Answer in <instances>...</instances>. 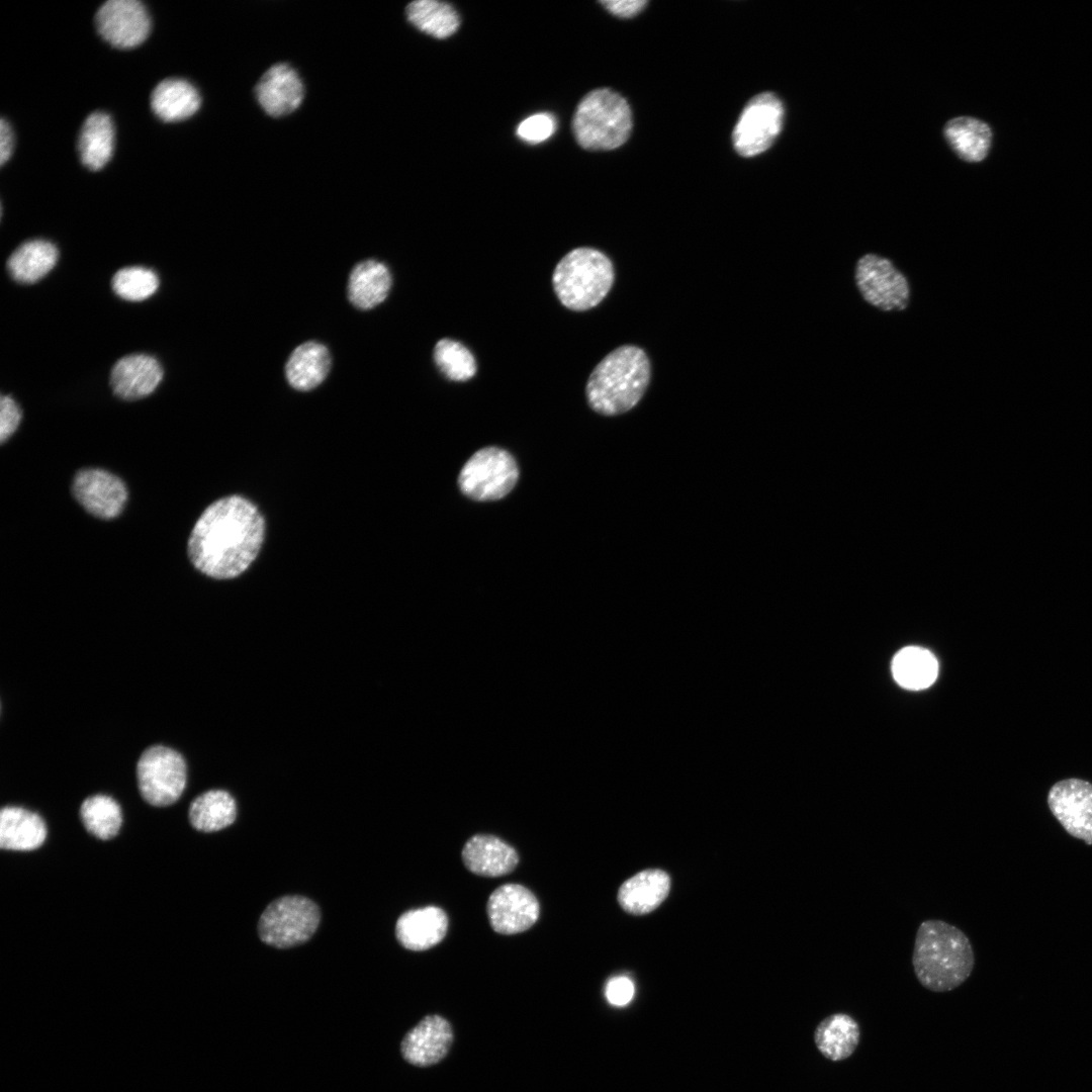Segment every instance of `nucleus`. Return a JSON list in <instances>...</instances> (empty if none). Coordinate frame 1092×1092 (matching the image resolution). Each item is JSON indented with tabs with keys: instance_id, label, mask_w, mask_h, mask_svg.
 <instances>
[{
	"instance_id": "1",
	"label": "nucleus",
	"mask_w": 1092,
	"mask_h": 1092,
	"mask_svg": "<svg viewBox=\"0 0 1092 1092\" xmlns=\"http://www.w3.org/2000/svg\"><path fill=\"white\" fill-rule=\"evenodd\" d=\"M265 537L258 508L242 495L210 504L196 521L187 543L192 565L214 579H232L256 559Z\"/></svg>"
},
{
	"instance_id": "2",
	"label": "nucleus",
	"mask_w": 1092,
	"mask_h": 1092,
	"mask_svg": "<svg viewBox=\"0 0 1092 1092\" xmlns=\"http://www.w3.org/2000/svg\"><path fill=\"white\" fill-rule=\"evenodd\" d=\"M912 966L919 983L932 992H948L972 974L975 953L967 934L943 920L922 921L916 931Z\"/></svg>"
},
{
	"instance_id": "3",
	"label": "nucleus",
	"mask_w": 1092,
	"mask_h": 1092,
	"mask_svg": "<svg viewBox=\"0 0 1092 1092\" xmlns=\"http://www.w3.org/2000/svg\"><path fill=\"white\" fill-rule=\"evenodd\" d=\"M649 379L650 362L646 353L637 346L618 347L592 371L585 386L587 402L601 415L624 414L642 398Z\"/></svg>"
},
{
	"instance_id": "4",
	"label": "nucleus",
	"mask_w": 1092,
	"mask_h": 1092,
	"mask_svg": "<svg viewBox=\"0 0 1092 1092\" xmlns=\"http://www.w3.org/2000/svg\"><path fill=\"white\" fill-rule=\"evenodd\" d=\"M614 279L612 261L597 249L581 247L571 250L557 263L552 285L565 307L583 311L605 298Z\"/></svg>"
},
{
	"instance_id": "5",
	"label": "nucleus",
	"mask_w": 1092,
	"mask_h": 1092,
	"mask_svg": "<svg viewBox=\"0 0 1092 1092\" xmlns=\"http://www.w3.org/2000/svg\"><path fill=\"white\" fill-rule=\"evenodd\" d=\"M572 128L580 147L592 151L613 150L630 135L632 114L628 102L611 89H596L577 105Z\"/></svg>"
},
{
	"instance_id": "6",
	"label": "nucleus",
	"mask_w": 1092,
	"mask_h": 1092,
	"mask_svg": "<svg viewBox=\"0 0 1092 1092\" xmlns=\"http://www.w3.org/2000/svg\"><path fill=\"white\" fill-rule=\"evenodd\" d=\"M519 466L507 450L488 446L476 451L458 475L460 491L476 502L498 500L515 487Z\"/></svg>"
},
{
	"instance_id": "7",
	"label": "nucleus",
	"mask_w": 1092,
	"mask_h": 1092,
	"mask_svg": "<svg viewBox=\"0 0 1092 1092\" xmlns=\"http://www.w3.org/2000/svg\"><path fill=\"white\" fill-rule=\"evenodd\" d=\"M321 919L318 907L303 896H284L271 902L263 911L258 933L266 944L287 948L308 940Z\"/></svg>"
},
{
	"instance_id": "8",
	"label": "nucleus",
	"mask_w": 1092,
	"mask_h": 1092,
	"mask_svg": "<svg viewBox=\"0 0 1092 1092\" xmlns=\"http://www.w3.org/2000/svg\"><path fill=\"white\" fill-rule=\"evenodd\" d=\"M136 779L145 801L157 807L169 806L181 797L186 787V762L173 748L150 746L138 760Z\"/></svg>"
},
{
	"instance_id": "9",
	"label": "nucleus",
	"mask_w": 1092,
	"mask_h": 1092,
	"mask_svg": "<svg viewBox=\"0 0 1092 1092\" xmlns=\"http://www.w3.org/2000/svg\"><path fill=\"white\" fill-rule=\"evenodd\" d=\"M784 115V105L776 94L763 92L751 98L733 130L735 151L743 157L766 151L782 130Z\"/></svg>"
},
{
	"instance_id": "10",
	"label": "nucleus",
	"mask_w": 1092,
	"mask_h": 1092,
	"mask_svg": "<svg viewBox=\"0 0 1092 1092\" xmlns=\"http://www.w3.org/2000/svg\"><path fill=\"white\" fill-rule=\"evenodd\" d=\"M855 278L864 299L883 310H900L908 302L905 277L885 258L868 254L856 265Z\"/></svg>"
},
{
	"instance_id": "11",
	"label": "nucleus",
	"mask_w": 1092,
	"mask_h": 1092,
	"mask_svg": "<svg viewBox=\"0 0 1092 1092\" xmlns=\"http://www.w3.org/2000/svg\"><path fill=\"white\" fill-rule=\"evenodd\" d=\"M95 23L103 39L120 49L139 46L151 29L148 10L138 0L104 2L96 12Z\"/></svg>"
},
{
	"instance_id": "12",
	"label": "nucleus",
	"mask_w": 1092,
	"mask_h": 1092,
	"mask_svg": "<svg viewBox=\"0 0 1092 1092\" xmlns=\"http://www.w3.org/2000/svg\"><path fill=\"white\" fill-rule=\"evenodd\" d=\"M1048 804L1070 835L1092 844V784L1080 779L1062 780L1051 788Z\"/></svg>"
},
{
	"instance_id": "13",
	"label": "nucleus",
	"mask_w": 1092,
	"mask_h": 1092,
	"mask_svg": "<svg viewBox=\"0 0 1092 1092\" xmlns=\"http://www.w3.org/2000/svg\"><path fill=\"white\" fill-rule=\"evenodd\" d=\"M72 493L89 514L104 520L116 518L127 499L124 482L100 468L79 470L73 479Z\"/></svg>"
},
{
	"instance_id": "14",
	"label": "nucleus",
	"mask_w": 1092,
	"mask_h": 1092,
	"mask_svg": "<svg viewBox=\"0 0 1092 1092\" xmlns=\"http://www.w3.org/2000/svg\"><path fill=\"white\" fill-rule=\"evenodd\" d=\"M486 911L492 929L509 935L529 929L537 921L540 907L530 890L519 884H506L490 894Z\"/></svg>"
},
{
	"instance_id": "15",
	"label": "nucleus",
	"mask_w": 1092,
	"mask_h": 1092,
	"mask_svg": "<svg viewBox=\"0 0 1092 1092\" xmlns=\"http://www.w3.org/2000/svg\"><path fill=\"white\" fill-rule=\"evenodd\" d=\"M454 1040L450 1022L441 1015L424 1017L403 1037L400 1051L403 1059L417 1067H429L441 1062Z\"/></svg>"
},
{
	"instance_id": "16",
	"label": "nucleus",
	"mask_w": 1092,
	"mask_h": 1092,
	"mask_svg": "<svg viewBox=\"0 0 1092 1092\" xmlns=\"http://www.w3.org/2000/svg\"><path fill=\"white\" fill-rule=\"evenodd\" d=\"M255 93L263 110L273 117H279L299 107L304 97V86L291 66L276 64L260 78Z\"/></svg>"
},
{
	"instance_id": "17",
	"label": "nucleus",
	"mask_w": 1092,
	"mask_h": 1092,
	"mask_svg": "<svg viewBox=\"0 0 1092 1092\" xmlns=\"http://www.w3.org/2000/svg\"><path fill=\"white\" fill-rule=\"evenodd\" d=\"M163 378L160 363L146 354H132L119 359L110 374L113 392L125 400L151 394Z\"/></svg>"
},
{
	"instance_id": "18",
	"label": "nucleus",
	"mask_w": 1092,
	"mask_h": 1092,
	"mask_svg": "<svg viewBox=\"0 0 1092 1092\" xmlns=\"http://www.w3.org/2000/svg\"><path fill=\"white\" fill-rule=\"evenodd\" d=\"M448 917L438 907L428 906L402 913L396 921L395 934L399 943L411 950H426L438 944L446 935Z\"/></svg>"
},
{
	"instance_id": "19",
	"label": "nucleus",
	"mask_w": 1092,
	"mask_h": 1092,
	"mask_svg": "<svg viewBox=\"0 0 1092 1092\" xmlns=\"http://www.w3.org/2000/svg\"><path fill=\"white\" fill-rule=\"evenodd\" d=\"M462 860L475 875L499 877L514 871L519 857L516 850L502 839L477 834L464 844Z\"/></svg>"
},
{
	"instance_id": "20",
	"label": "nucleus",
	"mask_w": 1092,
	"mask_h": 1092,
	"mask_svg": "<svg viewBox=\"0 0 1092 1092\" xmlns=\"http://www.w3.org/2000/svg\"><path fill=\"white\" fill-rule=\"evenodd\" d=\"M670 879L661 870H645L625 881L618 892L622 909L642 915L657 908L668 895Z\"/></svg>"
},
{
	"instance_id": "21",
	"label": "nucleus",
	"mask_w": 1092,
	"mask_h": 1092,
	"mask_svg": "<svg viewBox=\"0 0 1092 1092\" xmlns=\"http://www.w3.org/2000/svg\"><path fill=\"white\" fill-rule=\"evenodd\" d=\"M42 818L27 809L6 806L0 813V846L8 850H33L46 840Z\"/></svg>"
},
{
	"instance_id": "22",
	"label": "nucleus",
	"mask_w": 1092,
	"mask_h": 1092,
	"mask_svg": "<svg viewBox=\"0 0 1092 1092\" xmlns=\"http://www.w3.org/2000/svg\"><path fill=\"white\" fill-rule=\"evenodd\" d=\"M391 283V274L384 263L372 259L362 261L350 273L349 300L359 309H371L385 300Z\"/></svg>"
},
{
	"instance_id": "23",
	"label": "nucleus",
	"mask_w": 1092,
	"mask_h": 1092,
	"mask_svg": "<svg viewBox=\"0 0 1092 1092\" xmlns=\"http://www.w3.org/2000/svg\"><path fill=\"white\" fill-rule=\"evenodd\" d=\"M153 112L162 120L178 121L193 115L200 107L197 89L187 80L167 78L153 89L150 98Z\"/></svg>"
},
{
	"instance_id": "24",
	"label": "nucleus",
	"mask_w": 1092,
	"mask_h": 1092,
	"mask_svg": "<svg viewBox=\"0 0 1092 1092\" xmlns=\"http://www.w3.org/2000/svg\"><path fill=\"white\" fill-rule=\"evenodd\" d=\"M330 368L331 356L327 347L309 341L293 350L285 365V376L294 389L306 391L318 386Z\"/></svg>"
},
{
	"instance_id": "25",
	"label": "nucleus",
	"mask_w": 1092,
	"mask_h": 1092,
	"mask_svg": "<svg viewBox=\"0 0 1092 1092\" xmlns=\"http://www.w3.org/2000/svg\"><path fill=\"white\" fill-rule=\"evenodd\" d=\"M114 148V126L111 117L103 111H94L84 120L78 151L81 162L88 169L97 171L110 160Z\"/></svg>"
},
{
	"instance_id": "26",
	"label": "nucleus",
	"mask_w": 1092,
	"mask_h": 1092,
	"mask_svg": "<svg viewBox=\"0 0 1092 1092\" xmlns=\"http://www.w3.org/2000/svg\"><path fill=\"white\" fill-rule=\"evenodd\" d=\"M814 1040L825 1058L834 1062L842 1061L851 1056L856 1049L859 1041V1027L850 1015L834 1013L817 1025Z\"/></svg>"
},
{
	"instance_id": "27",
	"label": "nucleus",
	"mask_w": 1092,
	"mask_h": 1092,
	"mask_svg": "<svg viewBox=\"0 0 1092 1092\" xmlns=\"http://www.w3.org/2000/svg\"><path fill=\"white\" fill-rule=\"evenodd\" d=\"M57 247L46 240L21 244L8 258L7 269L20 283H34L44 277L58 261Z\"/></svg>"
},
{
	"instance_id": "28",
	"label": "nucleus",
	"mask_w": 1092,
	"mask_h": 1092,
	"mask_svg": "<svg viewBox=\"0 0 1092 1092\" xmlns=\"http://www.w3.org/2000/svg\"><path fill=\"white\" fill-rule=\"evenodd\" d=\"M944 136L950 148L967 162H980L989 152L992 132L982 120L961 116L944 126Z\"/></svg>"
},
{
	"instance_id": "29",
	"label": "nucleus",
	"mask_w": 1092,
	"mask_h": 1092,
	"mask_svg": "<svg viewBox=\"0 0 1092 1092\" xmlns=\"http://www.w3.org/2000/svg\"><path fill=\"white\" fill-rule=\"evenodd\" d=\"M188 815L195 829L203 832L218 831L235 821L236 801L226 791L210 790L191 802Z\"/></svg>"
},
{
	"instance_id": "30",
	"label": "nucleus",
	"mask_w": 1092,
	"mask_h": 1092,
	"mask_svg": "<svg viewBox=\"0 0 1092 1092\" xmlns=\"http://www.w3.org/2000/svg\"><path fill=\"white\" fill-rule=\"evenodd\" d=\"M892 671L896 681L908 690H922L931 686L937 677L938 663L927 649L908 646L894 657Z\"/></svg>"
},
{
	"instance_id": "31",
	"label": "nucleus",
	"mask_w": 1092,
	"mask_h": 1092,
	"mask_svg": "<svg viewBox=\"0 0 1092 1092\" xmlns=\"http://www.w3.org/2000/svg\"><path fill=\"white\" fill-rule=\"evenodd\" d=\"M405 12L415 27L436 38L452 35L460 23L451 5L436 0L414 1L406 6Z\"/></svg>"
},
{
	"instance_id": "32",
	"label": "nucleus",
	"mask_w": 1092,
	"mask_h": 1092,
	"mask_svg": "<svg viewBox=\"0 0 1092 1092\" xmlns=\"http://www.w3.org/2000/svg\"><path fill=\"white\" fill-rule=\"evenodd\" d=\"M80 816L87 831L102 840L114 837L122 823L118 803L101 794L90 796L83 801Z\"/></svg>"
},
{
	"instance_id": "33",
	"label": "nucleus",
	"mask_w": 1092,
	"mask_h": 1092,
	"mask_svg": "<svg viewBox=\"0 0 1092 1092\" xmlns=\"http://www.w3.org/2000/svg\"><path fill=\"white\" fill-rule=\"evenodd\" d=\"M434 360L439 370L453 381L469 380L476 373L473 354L462 343L449 338L437 342Z\"/></svg>"
},
{
	"instance_id": "34",
	"label": "nucleus",
	"mask_w": 1092,
	"mask_h": 1092,
	"mask_svg": "<svg viewBox=\"0 0 1092 1092\" xmlns=\"http://www.w3.org/2000/svg\"><path fill=\"white\" fill-rule=\"evenodd\" d=\"M159 287L157 274L145 267H126L112 278L113 291L121 298L140 301L152 296Z\"/></svg>"
},
{
	"instance_id": "35",
	"label": "nucleus",
	"mask_w": 1092,
	"mask_h": 1092,
	"mask_svg": "<svg viewBox=\"0 0 1092 1092\" xmlns=\"http://www.w3.org/2000/svg\"><path fill=\"white\" fill-rule=\"evenodd\" d=\"M556 129L555 118L549 113H537L524 119L517 127L518 136L529 144L549 139Z\"/></svg>"
},
{
	"instance_id": "36",
	"label": "nucleus",
	"mask_w": 1092,
	"mask_h": 1092,
	"mask_svg": "<svg viewBox=\"0 0 1092 1092\" xmlns=\"http://www.w3.org/2000/svg\"><path fill=\"white\" fill-rule=\"evenodd\" d=\"M21 421V411L15 400L2 395L0 398V441L4 443L16 431Z\"/></svg>"
},
{
	"instance_id": "37",
	"label": "nucleus",
	"mask_w": 1092,
	"mask_h": 1092,
	"mask_svg": "<svg viewBox=\"0 0 1092 1092\" xmlns=\"http://www.w3.org/2000/svg\"><path fill=\"white\" fill-rule=\"evenodd\" d=\"M634 996V984L625 976L610 979L606 985V998L615 1006L627 1005Z\"/></svg>"
},
{
	"instance_id": "38",
	"label": "nucleus",
	"mask_w": 1092,
	"mask_h": 1092,
	"mask_svg": "<svg viewBox=\"0 0 1092 1092\" xmlns=\"http://www.w3.org/2000/svg\"><path fill=\"white\" fill-rule=\"evenodd\" d=\"M601 3L612 14L623 18L637 15L647 5V1L644 0L602 1Z\"/></svg>"
},
{
	"instance_id": "39",
	"label": "nucleus",
	"mask_w": 1092,
	"mask_h": 1092,
	"mask_svg": "<svg viewBox=\"0 0 1092 1092\" xmlns=\"http://www.w3.org/2000/svg\"><path fill=\"white\" fill-rule=\"evenodd\" d=\"M13 148V134L9 123L0 120V163L3 165L10 157Z\"/></svg>"
}]
</instances>
